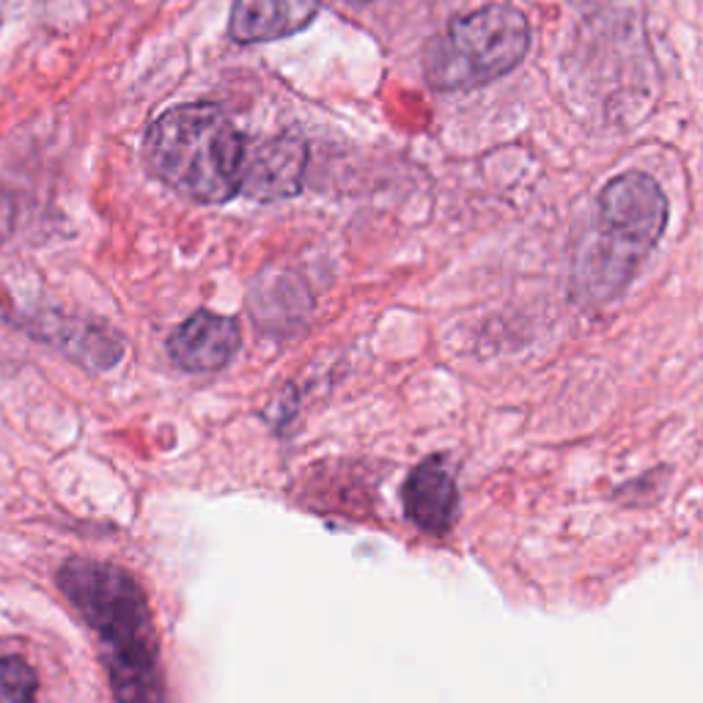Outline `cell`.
<instances>
[{"mask_svg": "<svg viewBox=\"0 0 703 703\" xmlns=\"http://www.w3.org/2000/svg\"><path fill=\"white\" fill-rule=\"evenodd\" d=\"M404 511L426 534H449L460 511V492L454 476L440 460H426L404 484Z\"/></svg>", "mask_w": 703, "mask_h": 703, "instance_id": "cell-8", "label": "cell"}, {"mask_svg": "<svg viewBox=\"0 0 703 703\" xmlns=\"http://www.w3.org/2000/svg\"><path fill=\"white\" fill-rule=\"evenodd\" d=\"M242 330L231 317L215 311H195L168 338V358L188 374H212L237 358Z\"/></svg>", "mask_w": 703, "mask_h": 703, "instance_id": "cell-5", "label": "cell"}, {"mask_svg": "<svg viewBox=\"0 0 703 703\" xmlns=\"http://www.w3.org/2000/svg\"><path fill=\"white\" fill-rule=\"evenodd\" d=\"M250 311L261 327L273 333L295 330L311 311V291L295 273H261L250 291Z\"/></svg>", "mask_w": 703, "mask_h": 703, "instance_id": "cell-9", "label": "cell"}, {"mask_svg": "<svg viewBox=\"0 0 703 703\" xmlns=\"http://www.w3.org/2000/svg\"><path fill=\"white\" fill-rule=\"evenodd\" d=\"M352 3H360V0H352Z\"/></svg>", "mask_w": 703, "mask_h": 703, "instance_id": "cell-11", "label": "cell"}, {"mask_svg": "<svg viewBox=\"0 0 703 703\" xmlns=\"http://www.w3.org/2000/svg\"><path fill=\"white\" fill-rule=\"evenodd\" d=\"M668 226V199L646 174H621L596 199L574 253V291L588 302L616 300Z\"/></svg>", "mask_w": 703, "mask_h": 703, "instance_id": "cell-2", "label": "cell"}, {"mask_svg": "<svg viewBox=\"0 0 703 703\" xmlns=\"http://www.w3.org/2000/svg\"><path fill=\"white\" fill-rule=\"evenodd\" d=\"M531 50L525 14L489 3L454 20L424 52V72L437 92H467L514 72Z\"/></svg>", "mask_w": 703, "mask_h": 703, "instance_id": "cell-4", "label": "cell"}, {"mask_svg": "<svg viewBox=\"0 0 703 703\" xmlns=\"http://www.w3.org/2000/svg\"><path fill=\"white\" fill-rule=\"evenodd\" d=\"M242 135L215 105H179L146 135V165L159 182L201 204H226L245 170Z\"/></svg>", "mask_w": 703, "mask_h": 703, "instance_id": "cell-3", "label": "cell"}, {"mask_svg": "<svg viewBox=\"0 0 703 703\" xmlns=\"http://www.w3.org/2000/svg\"><path fill=\"white\" fill-rule=\"evenodd\" d=\"M308 152L297 138H275L245 157L239 193L255 201L291 199L302 190Z\"/></svg>", "mask_w": 703, "mask_h": 703, "instance_id": "cell-6", "label": "cell"}, {"mask_svg": "<svg viewBox=\"0 0 703 703\" xmlns=\"http://www.w3.org/2000/svg\"><path fill=\"white\" fill-rule=\"evenodd\" d=\"M322 0H234L228 31L239 45L295 36L313 23Z\"/></svg>", "mask_w": 703, "mask_h": 703, "instance_id": "cell-7", "label": "cell"}, {"mask_svg": "<svg viewBox=\"0 0 703 703\" xmlns=\"http://www.w3.org/2000/svg\"><path fill=\"white\" fill-rule=\"evenodd\" d=\"M39 674L20 654L0 657V703H36Z\"/></svg>", "mask_w": 703, "mask_h": 703, "instance_id": "cell-10", "label": "cell"}, {"mask_svg": "<svg viewBox=\"0 0 703 703\" xmlns=\"http://www.w3.org/2000/svg\"><path fill=\"white\" fill-rule=\"evenodd\" d=\"M58 591L94 632L116 703H168L163 654L152 605L127 567L99 558H69Z\"/></svg>", "mask_w": 703, "mask_h": 703, "instance_id": "cell-1", "label": "cell"}]
</instances>
